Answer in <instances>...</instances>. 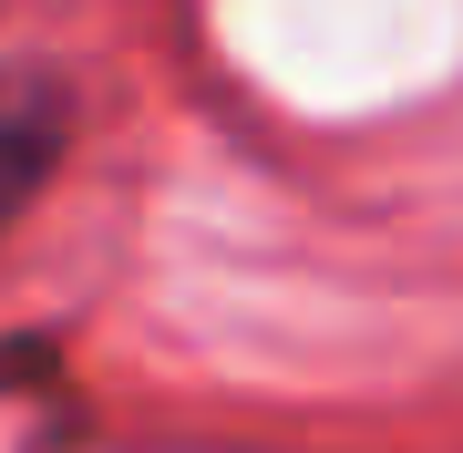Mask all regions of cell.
Here are the masks:
<instances>
[{
    "label": "cell",
    "instance_id": "6da1fadb",
    "mask_svg": "<svg viewBox=\"0 0 463 453\" xmlns=\"http://www.w3.org/2000/svg\"><path fill=\"white\" fill-rule=\"evenodd\" d=\"M72 124H83V103L52 62H0V237L42 206V185L62 175L72 155Z\"/></svg>",
    "mask_w": 463,
    "mask_h": 453
}]
</instances>
